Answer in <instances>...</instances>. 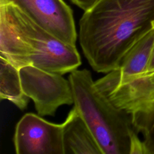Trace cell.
Wrapping results in <instances>:
<instances>
[{"label": "cell", "mask_w": 154, "mask_h": 154, "mask_svg": "<svg viewBox=\"0 0 154 154\" xmlns=\"http://www.w3.org/2000/svg\"><path fill=\"white\" fill-rule=\"evenodd\" d=\"M153 23L154 0H99L80 19V45L93 69L107 73Z\"/></svg>", "instance_id": "6da1fadb"}, {"label": "cell", "mask_w": 154, "mask_h": 154, "mask_svg": "<svg viewBox=\"0 0 154 154\" xmlns=\"http://www.w3.org/2000/svg\"><path fill=\"white\" fill-rule=\"evenodd\" d=\"M0 57L19 69L31 66L61 75L81 64L76 46L62 42L4 0H0Z\"/></svg>", "instance_id": "7a4b0ae2"}, {"label": "cell", "mask_w": 154, "mask_h": 154, "mask_svg": "<svg viewBox=\"0 0 154 154\" xmlns=\"http://www.w3.org/2000/svg\"><path fill=\"white\" fill-rule=\"evenodd\" d=\"M74 107L84 120L103 154H129L131 116L114 105L97 88L86 69L70 72Z\"/></svg>", "instance_id": "3957f363"}, {"label": "cell", "mask_w": 154, "mask_h": 154, "mask_svg": "<svg viewBox=\"0 0 154 154\" xmlns=\"http://www.w3.org/2000/svg\"><path fill=\"white\" fill-rule=\"evenodd\" d=\"M19 72L23 90L32 100L39 116H54L60 106L73 103L70 82L63 75L31 66Z\"/></svg>", "instance_id": "277c9868"}, {"label": "cell", "mask_w": 154, "mask_h": 154, "mask_svg": "<svg viewBox=\"0 0 154 154\" xmlns=\"http://www.w3.org/2000/svg\"><path fill=\"white\" fill-rule=\"evenodd\" d=\"M64 123L56 124L38 114L26 113L17 122L13 138L17 154H64Z\"/></svg>", "instance_id": "5b68a950"}, {"label": "cell", "mask_w": 154, "mask_h": 154, "mask_svg": "<svg viewBox=\"0 0 154 154\" xmlns=\"http://www.w3.org/2000/svg\"><path fill=\"white\" fill-rule=\"evenodd\" d=\"M105 96L131 116L134 128L140 132L154 113V72L135 76Z\"/></svg>", "instance_id": "8992f818"}, {"label": "cell", "mask_w": 154, "mask_h": 154, "mask_svg": "<svg viewBox=\"0 0 154 154\" xmlns=\"http://www.w3.org/2000/svg\"><path fill=\"white\" fill-rule=\"evenodd\" d=\"M17 6L38 25L62 42L76 46L73 11L63 0H4Z\"/></svg>", "instance_id": "52a82bcc"}, {"label": "cell", "mask_w": 154, "mask_h": 154, "mask_svg": "<svg viewBox=\"0 0 154 154\" xmlns=\"http://www.w3.org/2000/svg\"><path fill=\"white\" fill-rule=\"evenodd\" d=\"M64 123V154H103L88 127L74 106Z\"/></svg>", "instance_id": "ba28073f"}, {"label": "cell", "mask_w": 154, "mask_h": 154, "mask_svg": "<svg viewBox=\"0 0 154 154\" xmlns=\"http://www.w3.org/2000/svg\"><path fill=\"white\" fill-rule=\"evenodd\" d=\"M0 97L8 100L22 111L26 108L30 99L23 90L19 69L1 57Z\"/></svg>", "instance_id": "9c48e42d"}, {"label": "cell", "mask_w": 154, "mask_h": 154, "mask_svg": "<svg viewBox=\"0 0 154 154\" xmlns=\"http://www.w3.org/2000/svg\"><path fill=\"white\" fill-rule=\"evenodd\" d=\"M149 154H154V113L148 120L141 132Z\"/></svg>", "instance_id": "30bf717a"}, {"label": "cell", "mask_w": 154, "mask_h": 154, "mask_svg": "<svg viewBox=\"0 0 154 154\" xmlns=\"http://www.w3.org/2000/svg\"><path fill=\"white\" fill-rule=\"evenodd\" d=\"M134 128L131 131L129 154H149L144 140H140Z\"/></svg>", "instance_id": "8fae6325"}, {"label": "cell", "mask_w": 154, "mask_h": 154, "mask_svg": "<svg viewBox=\"0 0 154 154\" xmlns=\"http://www.w3.org/2000/svg\"><path fill=\"white\" fill-rule=\"evenodd\" d=\"M84 11H86L93 7L99 0H70Z\"/></svg>", "instance_id": "7c38bea8"}, {"label": "cell", "mask_w": 154, "mask_h": 154, "mask_svg": "<svg viewBox=\"0 0 154 154\" xmlns=\"http://www.w3.org/2000/svg\"><path fill=\"white\" fill-rule=\"evenodd\" d=\"M147 72L149 73L154 72V45L151 52V55H150V57Z\"/></svg>", "instance_id": "4fadbf2b"}, {"label": "cell", "mask_w": 154, "mask_h": 154, "mask_svg": "<svg viewBox=\"0 0 154 154\" xmlns=\"http://www.w3.org/2000/svg\"><path fill=\"white\" fill-rule=\"evenodd\" d=\"M153 27L154 28V23H153Z\"/></svg>", "instance_id": "5bb4252c"}, {"label": "cell", "mask_w": 154, "mask_h": 154, "mask_svg": "<svg viewBox=\"0 0 154 154\" xmlns=\"http://www.w3.org/2000/svg\"></svg>", "instance_id": "9a60e30c"}]
</instances>
